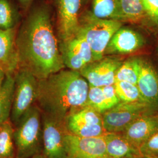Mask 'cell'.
<instances>
[{
	"mask_svg": "<svg viewBox=\"0 0 158 158\" xmlns=\"http://www.w3.org/2000/svg\"><path fill=\"white\" fill-rule=\"evenodd\" d=\"M153 111L146 103L120 102L102 114L107 133H121L134 120L145 113Z\"/></svg>",
	"mask_w": 158,
	"mask_h": 158,
	"instance_id": "obj_6",
	"label": "cell"
},
{
	"mask_svg": "<svg viewBox=\"0 0 158 158\" xmlns=\"http://www.w3.org/2000/svg\"><path fill=\"white\" fill-rule=\"evenodd\" d=\"M42 113L37 105H33L14 129L15 158H30L42 153Z\"/></svg>",
	"mask_w": 158,
	"mask_h": 158,
	"instance_id": "obj_3",
	"label": "cell"
},
{
	"mask_svg": "<svg viewBox=\"0 0 158 158\" xmlns=\"http://www.w3.org/2000/svg\"><path fill=\"white\" fill-rule=\"evenodd\" d=\"M104 137L106 153L109 158H121L132 154H140L139 149L121 133H107Z\"/></svg>",
	"mask_w": 158,
	"mask_h": 158,
	"instance_id": "obj_17",
	"label": "cell"
},
{
	"mask_svg": "<svg viewBox=\"0 0 158 158\" xmlns=\"http://www.w3.org/2000/svg\"><path fill=\"white\" fill-rule=\"evenodd\" d=\"M91 12L96 18L121 22L119 0H93Z\"/></svg>",
	"mask_w": 158,
	"mask_h": 158,
	"instance_id": "obj_21",
	"label": "cell"
},
{
	"mask_svg": "<svg viewBox=\"0 0 158 158\" xmlns=\"http://www.w3.org/2000/svg\"><path fill=\"white\" fill-rule=\"evenodd\" d=\"M14 129L10 119L0 124V158H15Z\"/></svg>",
	"mask_w": 158,
	"mask_h": 158,
	"instance_id": "obj_22",
	"label": "cell"
},
{
	"mask_svg": "<svg viewBox=\"0 0 158 158\" xmlns=\"http://www.w3.org/2000/svg\"><path fill=\"white\" fill-rule=\"evenodd\" d=\"M157 132L158 111H149L136 119L121 134L139 149Z\"/></svg>",
	"mask_w": 158,
	"mask_h": 158,
	"instance_id": "obj_13",
	"label": "cell"
},
{
	"mask_svg": "<svg viewBox=\"0 0 158 158\" xmlns=\"http://www.w3.org/2000/svg\"><path fill=\"white\" fill-rule=\"evenodd\" d=\"M60 50L65 68L80 72L83 68L94 62L90 46L80 35L60 42Z\"/></svg>",
	"mask_w": 158,
	"mask_h": 158,
	"instance_id": "obj_11",
	"label": "cell"
},
{
	"mask_svg": "<svg viewBox=\"0 0 158 158\" xmlns=\"http://www.w3.org/2000/svg\"><path fill=\"white\" fill-rule=\"evenodd\" d=\"M85 106L93 108L102 114L112 108L102 87L90 85Z\"/></svg>",
	"mask_w": 158,
	"mask_h": 158,
	"instance_id": "obj_25",
	"label": "cell"
},
{
	"mask_svg": "<svg viewBox=\"0 0 158 158\" xmlns=\"http://www.w3.org/2000/svg\"><path fill=\"white\" fill-rule=\"evenodd\" d=\"M15 1L19 6L20 9L23 12V15H24L28 11L30 7L32 6L34 2L38 0H15Z\"/></svg>",
	"mask_w": 158,
	"mask_h": 158,
	"instance_id": "obj_28",
	"label": "cell"
},
{
	"mask_svg": "<svg viewBox=\"0 0 158 158\" xmlns=\"http://www.w3.org/2000/svg\"><path fill=\"white\" fill-rule=\"evenodd\" d=\"M18 27L10 29H0V70L6 74L14 75L19 68L17 46Z\"/></svg>",
	"mask_w": 158,
	"mask_h": 158,
	"instance_id": "obj_16",
	"label": "cell"
},
{
	"mask_svg": "<svg viewBox=\"0 0 158 158\" xmlns=\"http://www.w3.org/2000/svg\"><path fill=\"white\" fill-rule=\"evenodd\" d=\"M121 22L141 23L148 19L142 0H119Z\"/></svg>",
	"mask_w": 158,
	"mask_h": 158,
	"instance_id": "obj_20",
	"label": "cell"
},
{
	"mask_svg": "<svg viewBox=\"0 0 158 158\" xmlns=\"http://www.w3.org/2000/svg\"><path fill=\"white\" fill-rule=\"evenodd\" d=\"M143 158H148V157H143Z\"/></svg>",
	"mask_w": 158,
	"mask_h": 158,
	"instance_id": "obj_33",
	"label": "cell"
},
{
	"mask_svg": "<svg viewBox=\"0 0 158 158\" xmlns=\"http://www.w3.org/2000/svg\"><path fill=\"white\" fill-rule=\"evenodd\" d=\"M148 20L158 25V0H142Z\"/></svg>",
	"mask_w": 158,
	"mask_h": 158,
	"instance_id": "obj_27",
	"label": "cell"
},
{
	"mask_svg": "<svg viewBox=\"0 0 158 158\" xmlns=\"http://www.w3.org/2000/svg\"><path fill=\"white\" fill-rule=\"evenodd\" d=\"M56 15L57 32L60 42L77 32L82 9L86 0H52Z\"/></svg>",
	"mask_w": 158,
	"mask_h": 158,
	"instance_id": "obj_8",
	"label": "cell"
},
{
	"mask_svg": "<svg viewBox=\"0 0 158 158\" xmlns=\"http://www.w3.org/2000/svg\"><path fill=\"white\" fill-rule=\"evenodd\" d=\"M136 85L142 98L153 111H158V73L152 64L141 57Z\"/></svg>",
	"mask_w": 158,
	"mask_h": 158,
	"instance_id": "obj_14",
	"label": "cell"
},
{
	"mask_svg": "<svg viewBox=\"0 0 158 158\" xmlns=\"http://www.w3.org/2000/svg\"><path fill=\"white\" fill-rule=\"evenodd\" d=\"M121 158H143V156L140 154H132Z\"/></svg>",
	"mask_w": 158,
	"mask_h": 158,
	"instance_id": "obj_30",
	"label": "cell"
},
{
	"mask_svg": "<svg viewBox=\"0 0 158 158\" xmlns=\"http://www.w3.org/2000/svg\"><path fill=\"white\" fill-rule=\"evenodd\" d=\"M123 62L117 56L103 57L86 65L79 72L88 82L94 87H104L114 85L116 73Z\"/></svg>",
	"mask_w": 158,
	"mask_h": 158,
	"instance_id": "obj_10",
	"label": "cell"
},
{
	"mask_svg": "<svg viewBox=\"0 0 158 158\" xmlns=\"http://www.w3.org/2000/svg\"><path fill=\"white\" fill-rule=\"evenodd\" d=\"M144 45L142 35L130 28L121 27L109 42L104 55L129 54L140 49Z\"/></svg>",
	"mask_w": 158,
	"mask_h": 158,
	"instance_id": "obj_15",
	"label": "cell"
},
{
	"mask_svg": "<svg viewBox=\"0 0 158 158\" xmlns=\"http://www.w3.org/2000/svg\"><path fill=\"white\" fill-rule=\"evenodd\" d=\"M109 158L107 156H104V157H102V158Z\"/></svg>",
	"mask_w": 158,
	"mask_h": 158,
	"instance_id": "obj_32",
	"label": "cell"
},
{
	"mask_svg": "<svg viewBox=\"0 0 158 158\" xmlns=\"http://www.w3.org/2000/svg\"><path fill=\"white\" fill-rule=\"evenodd\" d=\"M89 85L79 72L62 70L38 80L36 102L42 113L60 122L86 105Z\"/></svg>",
	"mask_w": 158,
	"mask_h": 158,
	"instance_id": "obj_2",
	"label": "cell"
},
{
	"mask_svg": "<svg viewBox=\"0 0 158 158\" xmlns=\"http://www.w3.org/2000/svg\"><path fill=\"white\" fill-rule=\"evenodd\" d=\"M15 87L10 120L17 125L23 115L36 102L38 80L28 70L19 68L14 74Z\"/></svg>",
	"mask_w": 158,
	"mask_h": 158,
	"instance_id": "obj_5",
	"label": "cell"
},
{
	"mask_svg": "<svg viewBox=\"0 0 158 158\" xmlns=\"http://www.w3.org/2000/svg\"></svg>",
	"mask_w": 158,
	"mask_h": 158,
	"instance_id": "obj_34",
	"label": "cell"
},
{
	"mask_svg": "<svg viewBox=\"0 0 158 158\" xmlns=\"http://www.w3.org/2000/svg\"><path fill=\"white\" fill-rule=\"evenodd\" d=\"M23 12L15 0H0V29H10L19 27Z\"/></svg>",
	"mask_w": 158,
	"mask_h": 158,
	"instance_id": "obj_18",
	"label": "cell"
},
{
	"mask_svg": "<svg viewBox=\"0 0 158 158\" xmlns=\"http://www.w3.org/2000/svg\"><path fill=\"white\" fill-rule=\"evenodd\" d=\"M68 132L81 137L106 135L102 114L93 108L85 106L72 114L65 121Z\"/></svg>",
	"mask_w": 158,
	"mask_h": 158,
	"instance_id": "obj_7",
	"label": "cell"
},
{
	"mask_svg": "<svg viewBox=\"0 0 158 158\" xmlns=\"http://www.w3.org/2000/svg\"><path fill=\"white\" fill-rule=\"evenodd\" d=\"M42 154L46 158H67L65 123L42 114Z\"/></svg>",
	"mask_w": 158,
	"mask_h": 158,
	"instance_id": "obj_9",
	"label": "cell"
},
{
	"mask_svg": "<svg viewBox=\"0 0 158 158\" xmlns=\"http://www.w3.org/2000/svg\"><path fill=\"white\" fill-rule=\"evenodd\" d=\"M30 158H46L45 156L42 154V153H38V154H36L35 155L33 156L32 157Z\"/></svg>",
	"mask_w": 158,
	"mask_h": 158,
	"instance_id": "obj_31",
	"label": "cell"
},
{
	"mask_svg": "<svg viewBox=\"0 0 158 158\" xmlns=\"http://www.w3.org/2000/svg\"><path fill=\"white\" fill-rule=\"evenodd\" d=\"M104 136L81 137L68 132L65 136L67 158H100L106 156Z\"/></svg>",
	"mask_w": 158,
	"mask_h": 158,
	"instance_id": "obj_12",
	"label": "cell"
},
{
	"mask_svg": "<svg viewBox=\"0 0 158 158\" xmlns=\"http://www.w3.org/2000/svg\"><path fill=\"white\" fill-rule=\"evenodd\" d=\"M114 86L120 102H141L146 103L142 98L141 93L136 85L127 81H115Z\"/></svg>",
	"mask_w": 158,
	"mask_h": 158,
	"instance_id": "obj_24",
	"label": "cell"
},
{
	"mask_svg": "<svg viewBox=\"0 0 158 158\" xmlns=\"http://www.w3.org/2000/svg\"><path fill=\"white\" fill-rule=\"evenodd\" d=\"M51 0H38L23 16L17 34L19 68L38 80L65 68L52 25Z\"/></svg>",
	"mask_w": 158,
	"mask_h": 158,
	"instance_id": "obj_1",
	"label": "cell"
},
{
	"mask_svg": "<svg viewBox=\"0 0 158 158\" xmlns=\"http://www.w3.org/2000/svg\"><path fill=\"white\" fill-rule=\"evenodd\" d=\"M139 151L143 157L158 158V132L142 143Z\"/></svg>",
	"mask_w": 158,
	"mask_h": 158,
	"instance_id": "obj_26",
	"label": "cell"
},
{
	"mask_svg": "<svg viewBox=\"0 0 158 158\" xmlns=\"http://www.w3.org/2000/svg\"><path fill=\"white\" fill-rule=\"evenodd\" d=\"M122 27V22L96 18L91 12L83 13L80 19L77 34L85 39L90 46L94 61L102 59L113 35Z\"/></svg>",
	"mask_w": 158,
	"mask_h": 158,
	"instance_id": "obj_4",
	"label": "cell"
},
{
	"mask_svg": "<svg viewBox=\"0 0 158 158\" xmlns=\"http://www.w3.org/2000/svg\"><path fill=\"white\" fill-rule=\"evenodd\" d=\"M6 76V74L4 72H2V70H0V88L1 87V86L2 85L4 81H5Z\"/></svg>",
	"mask_w": 158,
	"mask_h": 158,
	"instance_id": "obj_29",
	"label": "cell"
},
{
	"mask_svg": "<svg viewBox=\"0 0 158 158\" xmlns=\"http://www.w3.org/2000/svg\"><path fill=\"white\" fill-rule=\"evenodd\" d=\"M15 87L14 74H6L0 88V124L10 119Z\"/></svg>",
	"mask_w": 158,
	"mask_h": 158,
	"instance_id": "obj_19",
	"label": "cell"
},
{
	"mask_svg": "<svg viewBox=\"0 0 158 158\" xmlns=\"http://www.w3.org/2000/svg\"><path fill=\"white\" fill-rule=\"evenodd\" d=\"M141 57H131L123 61L118 68L115 81H123L136 85L140 71Z\"/></svg>",
	"mask_w": 158,
	"mask_h": 158,
	"instance_id": "obj_23",
	"label": "cell"
}]
</instances>
